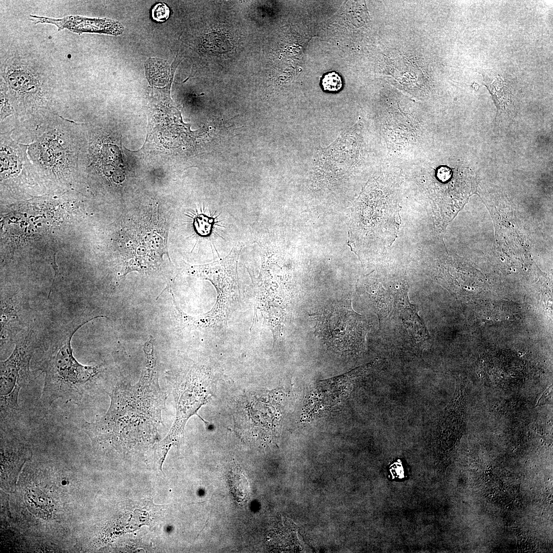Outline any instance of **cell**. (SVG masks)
<instances>
[{
	"label": "cell",
	"instance_id": "cell-8",
	"mask_svg": "<svg viewBox=\"0 0 553 553\" xmlns=\"http://www.w3.org/2000/svg\"><path fill=\"white\" fill-rule=\"evenodd\" d=\"M146 75L152 84L162 86L168 78L167 64L162 60L150 59L146 63Z\"/></svg>",
	"mask_w": 553,
	"mask_h": 553
},
{
	"label": "cell",
	"instance_id": "cell-9",
	"mask_svg": "<svg viewBox=\"0 0 553 553\" xmlns=\"http://www.w3.org/2000/svg\"><path fill=\"white\" fill-rule=\"evenodd\" d=\"M322 86L325 90L337 91L342 87L341 76L336 72H333L326 74L322 80Z\"/></svg>",
	"mask_w": 553,
	"mask_h": 553
},
{
	"label": "cell",
	"instance_id": "cell-10",
	"mask_svg": "<svg viewBox=\"0 0 553 553\" xmlns=\"http://www.w3.org/2000/svg\"><path fill=\"white\" fill-rule=\"evenodd\" d=\"M169 9L164 3L156 4L152 10L153 18L158 22H163L168 18Z\"/></svg>",
	"mask_w": 553,
	"mask_h": 553
},
{
	"label": "cell",
	"instance_id": "cell-5",
	"mask_svg": "<svg viewBox=\"0 0 553 553\" xmlns=\"http://www.w3.org/2000/svg\"><path fill=\"white\" fill-rule=\"evenodd\" d=\"M204 379L200 373L194 372L185 378L171 381L173 395L176 402V414L175 421L167 436L157 446L158 459L162 466L166 456L172 446L178 445L183 435L185 424L193 415H197L200 408L210 398Z\"/></svg>",
	"mask_w": 553,
	"mask_h": 553
},
{
	"label": "cell",
	"instance_id": "cell-3",
	"mask_svg": "<svg viewBox=\"0 0 553 553\" xmlns=\"http://www.w3.org/2000/svg\"><path fill=\"white\" fill-rule=\"evenodd\" d=\"M97 316L81 323L70 331L62 341L50 349L44 365L45 382L41 396L42 403L51 406L61 399L66 401L79 400L88 384L99 372V366L83 365L75 358L71 346L73 335L81 326Z\"/></svg>",
	"mask_w": 553,
	"mask_h": 553
},
{
	"label": "cell",
	"instance_id": "cell-2",
	"mask_svg": "<svg viewBox=\"0 0 553 553\" xmlns=\"http://www.w3.org/2000/svg\"><path fill=\"white\" fill-rule=\"evenodd\" d=\"M9 132L35 173L64 180L84 170L87 133L80 123L32 113L17 120Z\"/></svg>",
	"mask_w": 553,
	"mask_h": 553
},
{
	"label": "cell",
	"instance_id": "cell-4",
	"mask_svg": "<svg viewBox=\"0 0 553 553\" xmlns=\"http://www.w3.org/2000/svg\"><path fill=\"white\" fill-rule=\"evenodd\" d=\"M316 331L335 351L354 353L364 347L366 329L362 317L340 303L313 315Z\"/></svg>",
	"mask_w": 553,
	"mask_h": 553
},
{
	"label": "cell",
	"instance_id": "cell-1",
	"mask_svg": "<svg viewBox=\"0 0 553 553\" xmlns=\"http://www.w3.org/2000/svg\"><path fill=\"white\" fill-rule=\"evenodd\" d=\"M145 366L138 382L123 381L109 394L111 403L99 420L83 423L87 434L98 440L154 437L163 423L166 394L159 384L154 348L144 350Z\"/></svg>",
	"mask_w": 553,
	"mask_h": 553
},
{
	"label": "cell",
	"instance_id": "cell-7",
	"mask_svg": "<svg viewBox=\"0 0 553 553\" xmlns=\"http://www.w3.org/2000/svg\"><path fill=\"white\" fill-rule=\"evenodd\" d=\"M228 480L234 499L238 502L244 500L249 493L248 484L240 466L235 462L231 465Z\"/></svg>",
	"mask_w": 553,
	"mask_h": 553
},
{
	"label": "cell",
	"instance_id": "cell-6",
	"mask_svg": "<svg viewBox=\"0 0 553 553\" xmlns=\"http://www.w3.org/2000/svg\"><path fill=\"white\" fill-rule=\"evenodd\" d=\"M31 354L28 336L16 344L13 352L7 359L1 362V424L13 420L18 416L19 391L30 380Z\"/></svg>",
	"mask_w": 553,
	"mask_h": 553
}]
</instances>
